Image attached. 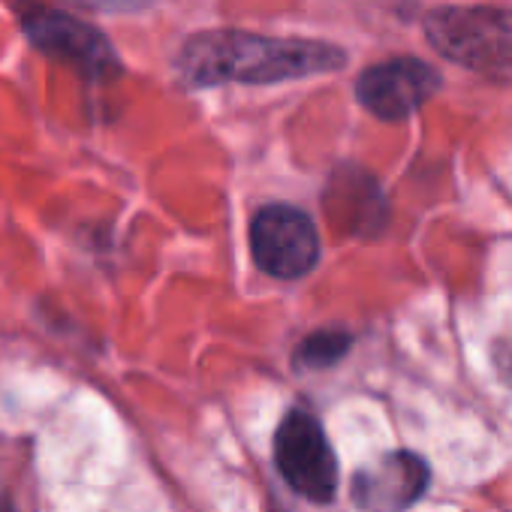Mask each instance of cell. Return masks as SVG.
<instances>
[{
	"mask_svg": "<svg viewBox=\"0 0 512 512\" xmlns=\"http://www.w3.org/2000/svg\"><path fill=\"white\" fill-rule=\"evenodd\" d=\"M347 55L329 43L275 40L244 31H208L184 43L178 73L193 88H214L226 82L272 85L287 79H308L341 70Z\"/></svg>",
	"mask_w": 512,
	"mask_h": 512,
	"instance_id": "obj_1",
	"label": "cell"
},
{
	"mask_svg": "<svg viewBox=\"0 0 512 512\" xmlns=\"http://www.w3.org/2000/svg\"><path fill=\"white\" fill-rule=\"evenodd\" d=\"M431 46L476 73L512 76V10L440 7L425 16Z\"/></svg>",
	"mask_w": 512,
	"mask_h": 512,
	"instance_id": "obj_2",
	"label": "cell"
},
{
	"mask_svg": "<svg viewBox=\"0 0 512 512\" xmlns=\"http://www.w3.org/2000/svg\"><path fill=\"white\" fill-rule=\"evenodd\" d=\"M275 464L284 482L314 503H329L338 491L335 452L326 440L323 425L305 410H290L278 425Z\"/></svg>",
	"mask_w": 512,
	"mask_h": 512,
	"instance_id": "obj_3",
	"label": "cell"
},
{
	"mask_svg": "<svg viewBox=\"0 0 512 512\" xmlns=\"http://www.w3.org/2000/svg\"><path fill=\"white\" fill-rule=\"evenodd\" d=\"M253 260L266 275L290 281L308 275L320 260V235L314 220L296 205H266L250 223Z\"/></svg>",
	"mask_w": 512,
	"mask_h": 512,
	"instance_id": "obj_4",
	"label": "cell"
},
{
	"mask_svg": "<svg viewBox=\"0 0 512 512\" xmlns=\"http://www.w3.org/2000/svg\"><path fill=\"white\" fill-rule=\"evenodd\" d=\"M22 28L37 49L79 67L91 79H106L118 73V55L106 37L67 13L49 10L43 4H19Z\"/></svg>",
	"mask_w": 512,
	"mask_h": 512,
	"instance_id": "obj_5",
	"label": "cell"
},
{
	"mask_svg": "<svg viewBox=\"0 0 512 512\" xmlns=\"http://www.w3.org/2000/svg\"><path fill=\"white\" fill-rule=\"evenodd\" d=\"M440 88V73L419 58H395L365 70L356 82L359 103L383 121H404Z\"/></svg>",
	"mask_w": 512,
	"mask_h": 512,
	"instance_id": "obj_6",
	"label": "cell"
},
{
	"mask_svg": "<svg viewBox=\"0 0 512 512\" xmlns=\"http://www.w3.org/2000/svg\"><path fill=\"white\" fill-rule=\"evenodd\" d=\"M428 485V464L413 452L383 455L353 479V500L362 512H404Z\"/></svg>",
	"mask_w": 512,
	"mask_h": 512,
	"instance_id": "obj_7",
	"label": "cell"
},
{
	"mask_svg": "<svg viewBox=\"0 0 512 512\" xmlns=\"http://www.w3.org/2000/svg\"><path fill=\"white\" fill-rule=\"evenodd\" d=\"M350 347V335L329 329V332H317L311 335L302 347H299V362L302 368H329L332 362H338Z\"/></svg>",
	"mask_w": 512,
	"mask_h": 512,
	"instance_id": "obj_8",
	"label": "cell"
},
{
	"mask_svg": "<svg viewBox=\"0 0 512 512\" xmlns=\"http://www.w3.org/2000/svg\"><path fill=\"white\" fill-rule=\"evenodd\" d=\"M497 371L506 383H512V338L503 344V353H497Z\"/></svg>",
	"mask_w": 512,
	"mask_h": 512,
	"instance_id": "obj_9",
	"label": "cell"
},
{
	"mask_svg": "<svg viewBox=\"0 0 512 512\" xmlns=\"http://www.w3.org/2000/svg\"><path fill=\"white\" fill-rule=\"evenodd\" d=\"M4 512H7V509H4Z\"/></svg>",
	"mask_w": 512,
	"mask_h": 512,
	"instance_id": "obj_10",
	"label": "cell"
}]
</instances>
